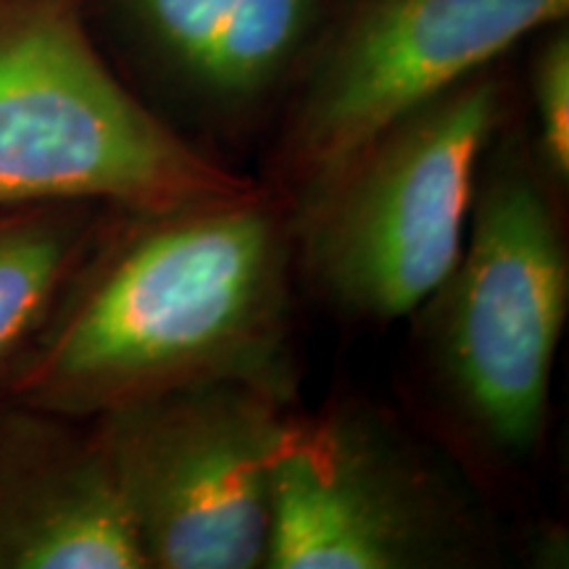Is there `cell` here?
Instances as JSON below:
<instances>
[{"label": "cell", "instance_id": "6da1fadb", "mask_svg": "<svg viewBox=\"0 0 569 569\" xmlns=\"http://www.w3.org/2000/svg\"><path fill=\"white\" fill-rule=\"evenodd\" d=\"M88 282L13 390L63 417H98L193 382H246L298 403L290 209L251 193L122 211Z\"/></svg>", "mask_w": 569, "mask_h": 569}, {"label": "cell", "instance_id": "7a4b0ae2", "mask_svg": "<svg viewBox=\"0 0 569 569\" xmlns=\"http://www.w3.org/2000/svg\"><path fill=\"white\" fill-rule=\"evenodd\" d=\"M557 201L525 134L498 127L482 151L457 261L411 315L440 425L488 467L528 465L546 438L569 311Z\"/></svg>", "mask_w": 569, "mask_h": 569}, {"label": "cell", "instance_id": "3957f363", "mask_svg": "<svg viewBox=\"0 0 569 569\" xmlns=\"http://www.w3.org/2000/svg\"><path fill=\"white\" fill-rule=\"evenodd\" d=\"M501 124V80L482 69L377 132L288 201L298 277L346 322L415 315L457 261Z\"/></svg>", "mask_w": 569, "mask_h": 569}, {"label": "cell", "instance_id": "277c9868", "mask_svg": "<svg viewBox=\"0 0 569 569\" xmlns=\"http://www.w3.org/2000/svg\"><path fill=\"white\" fill-rule=\"evenodd\" d=\"M259 182L180 138L124 88L61 0L0 9V209L161 211Z\"/></svg>", "mask_w": 569, "mask_h": 569}, {"label": "cell", "instance_id": "5b68a950", "mask_svg": "<svg viewBox=\"0 0 569 569\" xmlns=\"http://www.w3.org/2000/svg\"><path fill=\"white\" fill-rule=\"evenodd\" d=\"M496 559L478 501L393 411L298 409L277 467L267 569H472Z\"/></svg>", "mask_w": 569, "mask_h": 569}, {"label": "cell", "instance_id": "8992f818", "mask_svg": "<svg viewBox=\"0 0 569 569\" xmlns=\"http://www.w3.org/2000/svg\"><path fill=\"white\" fill-rule=\"evenodd\" d=\"M296 415L264 388L213 380L92 417L146 569H267Z\"/></svg>", "mask_w": 569, "mask_h": 569}, {"label": "cell", "instance_id": "52a82bcc", "mask_svg": "<svg viewBox=\"0 0 569 569\" xmlns=\"http://www.w3.org/2000/svg\"><path fill=\"white\" fill-rule=\"evenodd\" d=\"M569 0H351L319 30L264 182L284 203L396 119L565 21Z\"/></svg>", "mask_w": 569, "mask_h": 569}, {"label": "cell", "instance_id": "ba28073f", "mask_svg": "<svg viewBox=\"0 0 569 569\" xmlns=\"http://www.w3.org/2000/svg\"><path fill=\"white\" fill-rule=\"evenodd\" d=\"M0 569H146L96 430L0 409Z\"/></svg>", "mask_w": 569, "mask_h": 569}, {"label": "cell", "instance_id": "9c48e42d", "mask_svg": "<svg viewBox=\"0 0 569 569\" xmlns=\"http://www.w3.org/2000/svg\"><path fill=\"white\" fill-rule=\"evenodd\" d=\"M169 80L217 122L251 117L301 69L327 0H117Z\"/></svg>", "mask_w": 569, "mask_h": 569}, {"label": "cell", "instance_id": "30bf717a", "mask_svg": "<svg viewBox=\"0 0 569 569\" xmlns=\"http://www.w3.org/2000/svg\"><path fill=\"white\" fill-rule=\"evenodd\" d=\"M103 203L0 209V369L46 327L103 234Z\"/></svg>", "mask_w": 569, "mask_h": 569}, {"label": "cell", "instance_id": "8fae6325", "mask_svg": "<svg viewBox=\"0 0 569 569\" xmlns=\"http://www.w3.org/2000/svg\"><path fill=\"white\" fill-rule=\"evenodd\" d=\"M536 106V146L540 169L553 190L569 182V34L567 27L551 24L540 42L530 74Z\"/></svg>", "mask_w": 569, "mask_h": 569}]
</instances>
